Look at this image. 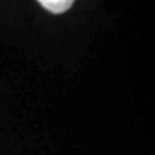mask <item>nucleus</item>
Wrapping results in <instances>:
<instances>
[{
  "instance_id": "1",
  "label": "nucleus",
  "mask_w": 155,
  "mask_h": 155,
  "mask_svg": "<svg viewBox=\"0 0 155 155\" xmlns=\"http://www.w3.org/2000/svg\"><path fill=\"white\" fill-rule=\"evenodd\" d=\"M38 2L50 13L59 15V13L69 10L75 0H38Z\"/></svg>"
}]
</instances>
